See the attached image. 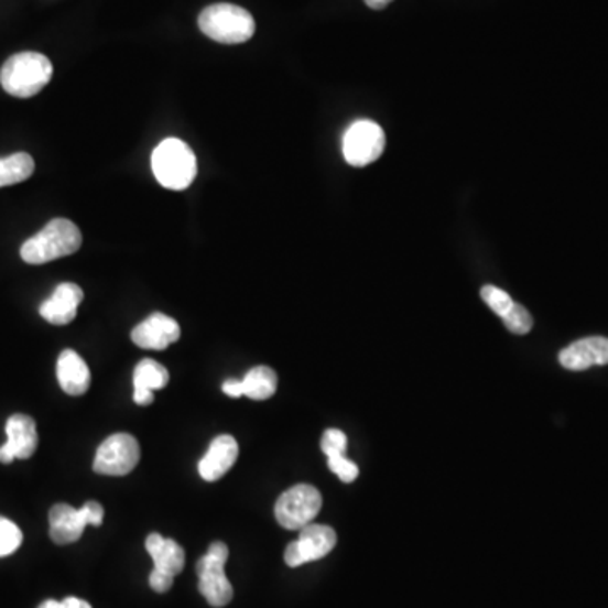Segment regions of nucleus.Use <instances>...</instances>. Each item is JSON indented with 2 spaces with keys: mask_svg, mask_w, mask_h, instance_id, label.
I'll list each match as a JSON object with an SVG mask.
<instances>
[{
  "mask_svg": "<svg viewBox=\"0 0 608 608\" xmlns=\"http://www.w3.org/2000/svg\"><path fill=\"white\" fill-rule=\"evenodd\" d=\"M363 2L373 11H380V9L388 8L392 0H363Z\"/></svg>",
  "mask_w": 608,
  "mask_h": 608,
  "instance_id": "31",
  "label": "nucleus"
},
{
  "mask_svg": "<svg viewBox=\"0 0 608 608\" xmlns=\"http://www.w3.org/2000/svg\"><path fill=\"white\" fill-rule=\"evenodd\" d=\"M134 401L139 405H149L154 401V392L141 391V389H134Z\"/></svg>",
  "mask_w": 608,
  "mask_h": 608,
  "instance_id": "30",
  "label": "nucleus"
},
{
  "mask_svg": "<svg viewBox=\"0 0 608 608\" xmlns=\"http://www.w3.org/2000/svg\"><path fill=\"white\" fill-rule=\"evenodd\" d=\"M386 135L372 120H357L344 135V156L350 166L363 167L382 156Z\"/></svg>",
  "mask_w": 608,
  "mask_h": 608,
  "instance_id": "7",
  "label": "nucleus"
},
{
  "mask_svg": "<svg viewBox=\"0 0 608 608\" xmlns=\"http://www.w3.org/2000/svg\"><path fill=\"white\" fill-rule=\"evenodd\" d=\"M239 458V445L230 435L217 436L198 464L203 480L217 481L228 474Z\"/></svg>",
  "mask_w": 608,
  "mask_h": 608,
  "instance_id": "14",
  "label": "nucleus"
},
{
  "mask_svg": "<svg viewBox=\"0 0 608 608\" xmlns=\"http://www.w3.org/2000/svg\"><path fill=\"white\" fill-rule=\"evenodd\" d=\"M228 562L227 544L215 541L208 547L207 554L196 563L198 573V590L208 604L215 608L225 607L234 598V588L225 575V565Z\"/></svg>",
  "mask_w": 608,
  "mask_h": 608,
  "instance_id": "5",
  "label": "nucleus"
},
{
  "mask_svg": "<svg viewBox=\"0 0 608 608\" xmlns=\"http://www.w3.org/2000/svg\"><path fill=\"white\" fill-rule=\"evenodd\" d=\"M328 468L334 471L344 484H351L359 477V467L354 462L348 460L347 455L332 456L328 458Z\"/></svg>",
  "mask_w": 608,
  "mask_h": 608,
  "instance_id": "25",
  "label": "nucleus"
},
{
  "mask_svg": "<svg viewBox=\"0 0 608 608\" xmlns=\"http://www.w3.org/2000/svg\"><path fill=\"white\" fill-rule=\"evenodd\" d=\"M84 291L73 283H62L40 306V315L53 325H68L76 318Z\"/></svg>",
  "mask_w": 608,
  "mask_h": 608,
  "instance_id": "13",
  "label": "nucleus"
},
{
  "mask_svg": "<svg viewBox=\"0 0 608 608\" xmlns=\"http://www.w3.org/2000/svg\"><path fill=\"white\" fill-rule=\"evenodd\" d=\"M88 525L84 509H75L68 503H56L50 511V536L59 546L76 543Z\"/></svg>",
  "mask_w": 608,
  "mask_h": 608,
  "instance_id": "15",
  "label": "nucleus"
},
{
  "mask_svg": "<svg viewBox=\"0 0 608 608\" xmlns=\"http://www.w3.org/2000/svg\"><path fill=\"white\" fill-rule=\"evenodd\" d=\"M51 76L50 58L36 51H24L4 63L0 69V85L12 97L31 98L50 84Z\"/></svg>",
  "mask_w": 608,
  "mask_h": 608,
  "instance_id": "2",
  "label": "nucleus"
},
{
  "mask_svg": "<svg viewBox=\"0 0 608 608\" xmlns=\"http://www.w3.org/2000/svg\"><path fill=\"white\" fill-rule=\"evenodd\" d=\"M337 544V532L329 525L308 524L301 529L300 538L286 547L284 562L291 568L318 562Z\"/></svg>",
  "mask_w": 608,
  "mask_h": 608,
  "instance_id": "9",
  "label": "nucleus"
},
{
  "mask_svg": "<svg viewBox=\"0 0 608 608\" xmlns=\"http://www.w3.org/2000/svg\"><path fill=\"white\" fill-rule=\"evenodd\" d=\"M33 173L34 160L28 152H15L11 156L0 158V188L25 182Z\"/></svg>",
  "mask_w": 608,
  "mask_h": 608,
  "instance_id": "19",
  "label": "nucleus"
},
{
  "mask_svg": "<svg viewBox=\"0 0 608 608\" xmlns=\"http://www.w3.org/2000/svg\"><path fill=\"white\" fill-rule=\"evenodd\" d=\"M141 448L129 433H116L98 446L94 470L109 477H123L138 467Z\"/></svg>",
  "mask_w": 608,
  "mask_h": 608,
  "instance_id": "8",
  "label": "nucleus"
},
{
  "mask_svg": "<svg viewBox=\"0 0 608 608\" xmlns=\"http://www.w3.org/2000/svg\"><path fill=\"white\" fill-rule=\"evenodd\" d=\"M82 240L80 228L72 220L55 218L41 232L22 243L21 258L28 264H46L75 253L80 249Z\"/></svg>",
  "mask_w": 608,
  "mask_h": 608,
  "instance_id": "1",
  "label": "nucleus"
},
{
  "mask_svg": "<svg viewBox=\"0 0 608 608\" xmlns=\"http://www.w3.org/2000/svg\"><path fill=\"white\" fill-rule=\"evenodd\" d=\"M152 173L164 188L182 192L196 177V158L186 142L164 139L152 152Z\"/></svg>",
  "mask_w": 608,
  "mask_h": 608,
  "instance_id": "3",
  "label": "nucleus"
},
{
  "mask_svg": "<svg viewBox=\"0 0 608 608\" xmlns=\"http://www.w3.org/2000/svg\"><path fill=\"white\" fill-rule=\"evenodd\" d=\"M145 550L151 554L154 569L176 576L185 568V550L174 540H166L158 532H152L145 540Z\"/></svg>",
  "mask_w": 608,
  "mask_h": 608,
  "instance_id": "17",
  "label": "nucleus"
},
{
  "mask_svg": "<svg viewBox=\"0 0 608 608\" xmlns=\"http://www.w3.org/2000/svg\"><path fill=\"white\" fill-rule=\"evenodd\" d=\"M323 497L316 487L308 484L291 487L275 502L274 512L279 524L290 531L306 528L322 511Z\"/></svg>",
  "mask_w": 608,
  "mask_h": 608,
  "instance_id": "6",
  "label": "nucleus"
},
{
  "mask_svg": "<svg viewBox=\"0 0 608 608\" xmlns=\"http://www.w3.org/2000/svg\"><path fill=\"white\" fill-rule=\"evenodd\" d=\"M82 509L87 514L88 524L101 525V522H104V507L100 503L95 502V500H88Z\"/></svg>",
  "mask_w": 608,
  "mask_h": 608,
  "instance_id": "28",
  "label": "nucleus"
},
{
  "mask_svg": "<svg viewBox=\"0 0 608 608\" xmlns=\"http://www.w3.org/2000/svg\"><path fill=\"white\" fill-rule=\"evenodd\" d=\"M560 363L565 369L575 370V372L595 366H607L608 338L588 337L575 341V344L560 351Z\"/></svg>",
  "mask_w": 608,
  "mask_h": 608,
  "instance_id": "12",
  "label": "nucleus"
},
{
  "mask_svg": "<svg viewBox=\"0 0 608 608\" xmlns=\"http://www.w3.org/2000/svg\"><path fill=\"white\" fill-rule=\"evenodd\" d=\"M170 382V372L166 367L152 359H144L134 370V389L141 391H160Z\"/></svg>",
  "mask_w": 608,
  "mask_h": 608,
  "instance_id": "20",
  "label": "nucleus"
},
{
  "mask_svg": "<svg viewBox=\"0 0 608 608\" xmlns=\"http://www.w3.org/2000/svg\"><path fill=\"white\" fill-rule=\"evenodd\" d=\"M180 335H182V328L176 319L163 313H154L132 329L131 338L139 348L164 350L170 345L176 344Z\"/></svg>",
  "mask_w": 608,
  "mask_h": 608,
  "instance_id": "11",
  "label": "nucleus"
},
{
  "mask_svg": "<svg viewBox=\"0 0 608 608\" xmlns=\"http://www.w3.org/2000/svg\"><path fill=\"white\" fill-rule=\"evenodd\" d=\"M59 388L69 395H84L90 388L91 376L87 362L75 350H63L56 366Z\"/></svg>",
  "mask_w": 608,
  "mask_h": 608,
  "instance_id": "16",
  "label": "nucleus"
},
{
  "mask_svg": "<svg viewBox=\"0 0 608 608\" xmlns=\"http://www.w3.org/2000/svg\"><path fill=\"white\" fill-rule=\"evenodd\" d=\"M37 608H91V605L88 601L82 600V598L68 597L63 601H43Z\"/></svg>",
  "mask_w": 608,
  "mask_h": 608,
  "instance_id": "27",
  "label": "nucleus"
},
{
  "mask_svg": "<svg viewBox=\"0 0 608 608\" xmlns=\"http://www.w3.org/2000/svg\"><path fill=\"white\" fill-rule=\"evenodd\" d=\"M348 439L344 431L326 430L322 438V452L328 458L332 456H341L347 453Z\"/></svg>",
  "mask_w": 608,
  "mask_h": 608,
  "instance_id": "24",
  "label": "nucleus"
},
{
  "mask_svg": "<svg viewBox=\"0 0 608 608\" xmlns=\"http://www.w3.org/2000/svg\"><path fill=\"white\" fill-rule=\"evenodd\" d=\"M22 544V532L14 522L0 515V557L15 553Z\"/></svg>",
  "mask_w": 608,
  "mask_h": 608,
  "instance_id": "22",
  "label": "nucleus"
},
{
  "mask_svg": "<svg viewBox=\"0 0 608 608\" xmlns=\"http://www.w3.org/2000/svg\"><path fill=\"white\" fill-rule=\"evenodd\" d=\"M173 576L158 572V569H152L151 575H149V585L158 594H164V591L170 590L173 587Z\"/></svg>",
  "mask_w": 608,
  "mask_h": 608,
  "instance_id": "26",
  "label": "nucleus"
},
{
  "mask_svg": "<svg viewBox=\"0 0 608 608\" xmlns=\"http://www.w3.org/2000/svg\"><path fill=\"white\" fill-rule=\"evenodd\" d=\"M243 395L253 401H265L274 395L278 389V376L265 366L253 367L242 379Z\"/></svg>",
  "mask_w": 608,
  "mask_h": 608,
  "instance_id": "18",
  "label": "nucleus"
},
{
  "mask_svg": "<svg viewBox=\"0 0 608 608\" xmlns=\"http://www.w3.org/2000/svg\"><path fill=\"white\" fill-rule=\"evenodd\" d=\"M221 391H224V394H227L228 398H242L243 382L239 379L225 380L224 386H221Z\"/></svg>",
  "mask_w": 608,
  "mask_h": 608,
  "instance_id": "29",
  "label": "nucleus"
},
{
  "mask_svg": "<svg viewBox=\"0 0 608 608\" xmlns=\"http://www.w3.org/2000/svg\"><path fill=\"white\" fill-rule=\"evenodd\" d=\"M198 25L205 36L221 44L247 43L256 33L252 14L234 4L208 6L199 14Z\"/></svg>",
  "mask_w": 608,
  "mask_h": 608,
  "instance_id": "4",
  "label": "nucleus"
},
{
  "mask_svg": "<svg viewBox=\"0 0 608 608\" xmlns=\"http://www.w3.org/2000/svg\"><path fill=\"white\" fill-rule=\"evenodd\" d=\"M506 328L514 335H528L532 329V316L522 304L515 303L511 312L502 318Z\"/></svg>",
  "mask_w": 608,
  "mask_h": 608,
  "instance_id": "23",
  "label": "nucleus"
},
{
  "mask_svg": "<svg viewBox=\"0 0 608 608\" xmlns=\"http://www.w3.org/2000/svg\"><path fill=\"white\" fill-rule=\"evenodd\" d=\"M8 442L0 446V464H12L15 458L28 460L37 448V427L33 417L14 414L6 424Z\"/></svg>",
  "mask_w": 608,
  "mask_h": 608,
  "instance_id": "10",
  "label": "nucleus"
},
{
  "mask_svg": "<svg viewBox=\"0 0 608 608\" xmlns=\"http://www.w3.org/2000/svg\"><path fill=\"white\" fill-rule=\"evenodd\" d=\"M480 294L481 300L486 301L487 306L500 318H503L507 313L511 312L512 306L515 304L514 300L506 291L500 290V287L490 286V284L481 287Z\"/></svg>",
  "mask_w": 608,
  "mask_h": 608,
  "instance_id": "21",
  "label": "nucleus"
}]
</instances>
